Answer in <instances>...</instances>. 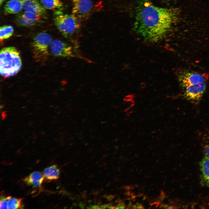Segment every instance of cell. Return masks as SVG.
Instances as JSON below:
<instances>
[{
  "label": "cell",
  "mask_w": 209,
  "mask_h": 209,
  "mask_svg": "<svg viewBox=\"0 0 209 209\" xmlns=\"http://www.w3.org/2000/svg\"><path fill=\"white\" fill-rule=\"evenodd\" d=\"M180 12L178 8L160 7L150 0H140L136 8L134 30L147 41L158 42L168 34Z\"/></svg>",
  "instance_id": "cell-1"
},
{
  "label": "cell",
  "mask_w": 209,
  "mask_h": 209,
  "mask_svg": "<svg viewBox=\"0 0 209 209\" xmlns=\"http://www.w3.org/2000/svg\"><path fill=\"white\" fill-rule=\"evenodd\" d=\"M57 14L53 19L57 28L65 38L78 48L80 20L73 14H64L60 12Z\"/></svg>",
  "instance_id": "cell-2"
},
{
  "label": "cell",
  "mask_w": 209,
  "mask_h": 209,
  "mask_svg": "<svg viewBox=\"0 0 209 209\" xmlns=\"http://www.w3.org/2000/svg\"><path fill=\"white\" fill-rule=\"evenodd\" d=\"M22 66L20 53L14 47L3 48L0 53V73L5 78L16 74Z\"/></svg>",
  "instance_id": "cell-3"
},
{
  "label": "cell",
  "mask_w": 209,
  "mask_h": 209,
  "mask_svg": "<svg viewBox=\"0 0 209 209\" xmlns=\"http://www.w3.org/2000/svg\"><path fill=\"white\" fill-rule=\"evenodd\" d=\"M49 48L51 53L56 56L76 58L84 60L88 63L93 62L92 61L82 55L78 48L59 40L52 41Z\"/></svg>",
  "instance_id": "cell-4"
},
{
  "label": "cell",
  "mask_w": 209,
  "mask_h": 209,
  "mask_svg": "<svg viewBox=\"0 0 209 209\" xmlns=\"http://www.w3.org/2000/svg\"><path fill=\"white\" fill-rule=\"evenodd\" d=\"M52 41L51 35L45 32L39 33L34 37L31 46L34 57L37 61L46 60Z\"/></svg>",
  "instance_id": "cell-5"
},
{
  "label": "cell",
  "mask_w": 209,
  "mask_h": 209,
  "mask_svg": "<svg viewBox=\"0 0 209 209\" xmlns=\"http://www.w3.org/2000/svg\"><path fill=\"white\" fill-rule=\"evenodd\" d=\"M99 5L94 4L91 0H78L74 3L72 14L80 21L86 20L100 7Z\"/></svg>",
  "instance_id": "cell-6"
},
{
  "label": "cell",
  "mask_w": 209,
  "mask_h": 209,
  "mask_svg": "<svg viewBox=\"0 0 209 209\" xmlns=\"http://www.w3.org/2000/svg\"><path fill=\"white\" fill-rule=\"evenodd\" d=\"M209 75L206 73H199L194 72H184L179 77V80L181 86H187L205 82L208 79Z\"/></svg>",
  "instance_id": "cell-7"
},
{
  "label": "cell",
  "mask_w": 209,
  "mask_h": 209,
  "mask_svg": "<svg viewBox=\"0 0 209 209\" xmlns=\"http://www.w3.org/2000/svg\"><path fill=\"white\" fill-rule=\"evenodd\" d=\"M206 87L205 82L187 86L185 87L184 95L189 100L197 101L203 96Z\"/></svg>",
  "instance_id": "cell-8"
},
{
  "label": "cell",
  "mask_w": 209,
  "mask_h": 209,
  "mask_svg": "<svg viewBox=\"0 0 209 209\" xmlns=\"http://www.w3.org/2000/svg\"><path fill=\"white\" fill-rule=\"evenodd\" d=\"M22 8L25 11L30 12L42 16L46 14L45 8L38 0H22Z\"/></svg>",
  "instance_id": "cell-9"
},
{
  "label": "cell",
  "mask_w": 209,
  "mask_h": 209,
  "mask_svg": "<svg viewBox=\"0 0 209 209\" xmlns=\"http://www.w3.org/2000/svg\"><path fill=\"white\" fill-rule=\"evenodd\" d=\"M23 9L22 0H11L8 1L3 7L4 12L8 14H17Z\"/></svg>",
  "instance_id": "cell-10"
},
{
  "label": "cell",
  "mask_w": 209,
  "mask_h": 209,
  "mask_svg": "<svg viewBox=\"0 0 209 209\" xmlns=\"http://www.w3.org/2000/svg\"><path fill=\"white\" fill-rule=\"evenodd\" d=\"M44 178L43 175L39 172H34L24 179V182L28 185L33 187H39L41 185Z\"/></svg>",
  "instance_id": "cell-11"
},
{
  "label": "cell",
  "mask_w": 209,
  "mask_h": 209,
  "mask_svg": "<svg viewBox=\"0 0 209 209\" xmlns=\"http://www.w3.org/2000/svg\"><path fill=\"white\" fill-rule=\"evenodd\" d=\"M199 165L202 182L209 188V158L205 156L200 162Z\"/></svg>",
  "instance_id": "cell-12"
},
{
  "label": "cell",
  "mask_w": 209,
  "mask_h": 209,
  "mask_svg": "<svg viewBox=\"0 0 209 209\" xmlns=\"http://www.w3.org/2000/svg\"><path fill=\"white\" fill-rule=\"evenodd\" d=\"M60 170L56 165H53L45 168L43 174L47 179L55 180L58 179L60 174Z\"/></svg>",
  "instance_id": "cell-13"
},
{
  "label": "cell",
  "mask_w": 209,
  "mask_h": 209,
  "mask_svg": "<svg viewBox=\"0 0 209 209\" xmlns=\"http://www.w3.org/2000/svg\"><path fill=\"white\" fill-rule=\"evenodd\" d=\"M40 2L45 9H60L63 6V3L60 0H40Z\"/></svg>",
  "instance_id": "cell-14"
},
{
  "label": "cell",
  "mask_w": 209,
  "mask_h": 209,
  "mask_svg": "<svg viewBox=\"0 0 209 209\" xmlns=\"http://www.w3.org/2000/svg\"><path fill=\"white\" fill-rule=\"evenodd\" d=\"M14 29L10 25H5L0 28V39L3 40L8 39L13 35Z\"/></svg>",
  "instance_id": "cell-15"
},
{
  "label": "cell",
  "mask_w": 209,
  "mask_h": 209,
  "mask_svg": "<svg viewBox=\"0 0 209 209\" xmlns=\"http://www.w3.org/2000/svg\"><path fill=\"white\" fill-rule=\"evenodd\" d=\"M16 21L17 23L23 26H35L40 22V21L30 20L23 17L21 14L17 16Z\"/></svg>",
  "instance_id": "cell-16"
},
{
  "label": "cell",
  "mask_w": 209,
  "mask_h": 209,
  "mask_svg": "<svg viewBox=\"0 0 209 209\" xmlns=\"http://www.w3.org/2000/svg\"><path fill=\"white\" fill-rule=\"evenodd\" d=\"M8 209L22 208L23 205L22 203V199L12 198L8 196Z\"/></svg>",
  "instance_id": "cell-17"
},
{
  "label": "cell",
  "mask_w": 209,
  "mask_h": 209,
  "mask_svg": "<svg viewBox=\"0 0 209 209\" xmlns=\"http://www.w3.org/2000/svg\"><path fill=\"white\" fill-rule=\"evenodd\" d=\"M21 15L26 18L38 21H40L42 16L40 15L27 11H25Z\"/></svg>",
  "instance_id": "cell-18"
},
{
  "label": "cell",
  "mask_w": 209,
  "mask_h": 209,
  "mask_svg": "<svg viewBox=\"0 0 209 209\" xmlns=\"http://www.w3.org/2000/svg\"><path fill=\"white\" fill-rule=\"evenodd\" d=\"M203 151L205 156L209 158V136H207L205 139Z\"/></svg>",
  "instance_id": "cell-19"
},
{
  "label": "cell",
  "mask_w": 209,
  "mask_h": 209,
  "mask_svg": "<svg viewBox=\"0 0 209 209\" xmlns=\"http://www.w3.org/2000/svg\"><path fill=\"white\" fill-rule=\"evenodd\" d=\"M8 197H1L0 201V209H8Z\"/></svg>",
  "instance_id": "cell-20"
},
{
  "label": "cell",
  "mask_w": 209,
  "mask_h": 209,
  "mask_svg": "<svg viewBox=\"0 0 209 209\" xmlns=\"http://www.w3.org/2000/svg\"><path fill=\"white\" fill-rule=\"evenodd\" d=\"M125 207V205L123 202H120L115 206V208H124Z\"/></svg>",
  "instance_id": "cell-21"
},
{
  "label": "cell",
  "mask_w": 209,
  "mask_h": 209,
  "mask_svg": "<svg viewBox=\"0 0 209 209\" xmlns=\"http://www.w3.org/2000/svg\"><path fill=\"white\" fill-rule=\"evenodd\" d=\"M133 208H144L142 204L137 203L133 206Z\"/></svg>",
  "instance_id": "cell-22"
},
{
  "label": "cell",
  "mask_w": 209,
  "mask_h": 209,
  "mask_svg": "<svg viewBox=\"0 0 209 209\" xmlns=\"http://www.w3.org/2000/svg\"><path fill=\"white\" fill-rule=\"evenodd\" d=\"M7 116V111H3L2 113V119L3 120L6 118V117Z\"/></svg>",
  "instance_id": "cell-23"
},
{
  "label": "cell",
  "mask_w": 209,
  "mask_h": 209,
  "mask_svg": "<svg viewBox=\"0 0 209 209\" xmlns=\"http://www.w3.org/2000/svg\"><path fill=\"white\" fill-rule=\"evenodd\" d=\"M5 0H0V5H1Z\"/></svg>",
  "instance_id": "cell-24"
},
{
  "label": "cell",
  "mask_w": 209,
  "mask_h": 209,
  "mask_svg": "<svg viewBox=\"0 0 209 209\" xmlns=\"http://www.w3.org/2000/svg\"><path fill=\"white\" fill-rule=\"evenodd\" d=\"M71 1L74 3H75L78 1V0H70Z\"/></svg>",
  "instance_id": "cell-25"
},
{
  "label": "cell",
  "mask_w": 209,
  "mask_h": 209,
  "mask_svg": "<svg viewBox=\"0 0 209 209\" xmlns=\"http://www.w3.org/2000/svg\"><path fill=\"white\" fill-rule=\"evenodd\" d=\"M163 0L164 1H170L172 0Z\"/></svg>",
  "instance_id": "cell-26"
}]
</instances>
